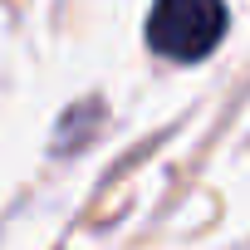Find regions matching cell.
<instances>
[{
    "label": "cell",
    "mask_w": 250,
    "mask_h": 250,
    "mask_svg": "<svg viewBox=\"0 0 250 250\" xmlns=\"http://www.w3.org/2000/svg\"><path fill=\"white\" fill-rule=\"evenodd\" d=\"M226 0H157L147 20V44L162 59L201 64L226 40Z\"/></svg>",
    "instance_id": "6da1fadb"
}]
</instances>
